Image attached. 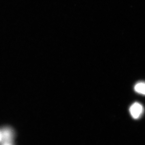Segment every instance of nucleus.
<instances>
[{
    "mask_svg": "<svg viewBox=\"0 0 145 145\" xmlns=\"http://www.w3.org/2000/svg\"><path fill=\"white\" fill-rule=\"evenodd\" d=\"M129 111L133 119H137L142 115L144 111V108L141 104L135 103L131 106Z\"/></svg>",
    "mask_w": 145,
    "mask_h": 145,
    "instance_id": "2",
    "label": "nucleus"
},
{
    "mask_svg": "<svg viewBox=\"0 0 145 145\" xmlns=\"http://www.w3.org/2000/svg\"><path fill=\"white\" fill-rule=\"evenodd\" d=\"M0 130L2 136V142H13L14 132L12 128L9 127H5Z\"/></svg>",
    "mask_w": 145,
    "mask_h": 145,
    "instance_id": "1",
    "label": "nucleus"
},
{
    "mask_svg": "<svg viewBox=\"0 0 145 145\" xmlns=\"http://www.w3.org/2000/svg\"><path fill=\"white\" fill-rule=\"evenodd\" d=\"M1 145H14L13 144V142H2Z\"/></svg>",
    "mask_w": 145,
    "mask_h": 145,
    "instance_id": "4",
    "label": "nucleus"
},
{
    "mask_svg": "<svg viewBox=\"0 0 145 145\" xmlns=\"http://www.w3.org/2000/svg\"><path fill=\"white\" fill-rule=\"evenodd\" d=\"M2 141V136L0 130V143H1Z\"/></svg>",
    "mask_w": 145,
    "mask_h": 145,
    "instance_id": "5",
    "label": "nucleus"
},
{
    "mask_svg": "<svg viewBox=\"0 0 145 145\" xmlns=\"http://www.w3.org/2000/svg\"><path fill=\"white\" fill-rule=\"evenodd\" d=\"M134 90L137 93L145 95V82H139L134 86Z\"/></svg>",
    "mask_w": 145,
    "mask_h": 145,
    "instance_id": "3",
    "label": "nucleus"
}]
</instances>
